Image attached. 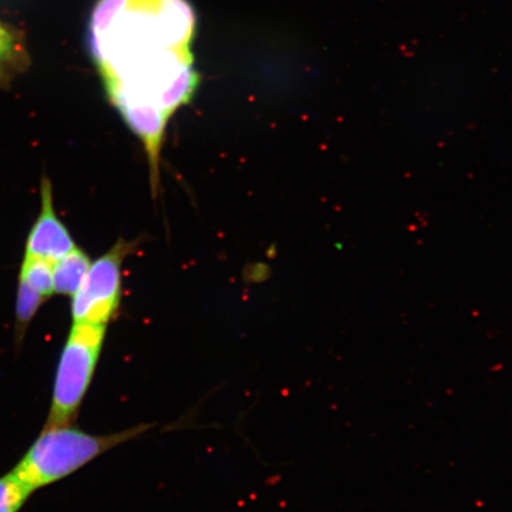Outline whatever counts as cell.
<instances>
[{"mask_svg": "<svg viewBox=\"0 0 512 512\" xmlns=\"http://www.w3.org/2000/svg\"><path fill=\"white\" fill-rule=\"evenodd\" d=\"M195 12L187 0H99L89 50L119 111L155 107L169 119L198 86L190 44Z\"/></svg>", "mask_w": 512, "mask_h": 512, "instance_id": "cell-1", "label": "cell"}, {"mask_svg": "<svg viewBox=\"0 0 512 512\" xmlns=\"http://www.w3.org/2000/svg\"><path fill=\"white\" fill-rule=\"evenodd\" d=\"M149 425L96 435L73 427H46L12 472L34 491L73 475L101 454L139 437Z\"/></svg>", "mask_w": 512, "mask_h": 512, "instance_id": "cell-2", "label": "cell"}, {"mask_svg": "<svg viewBox=\"0 0 512 512\" xmlns=\"http://www.w3.org/2000/svg\"><path fill=\"white\" fill-rule=\"evenodd\" d=\"M106 325L74 323L57 366L46 427L73 425L93 381Z\"/></svg>", "mask_w": 512, "mask_h": 512, "instance_id": "cell-3", "label": "cell"}, {"mask_svg": "<svg viewBox=\"0 0 512 512\" xmlns=\"http://www.w3.org/2000/svg\"><path fill=\"white\" fill-rule=\"evenodd\" d=\"M132 246L120 240L89 267L79 291L73 296L74 323L107 325L113 319L121 299V266Z\"/></svg>", "mask_w": 512, "mask_h": 512, "instance_id": "cell-4", "label": "cell"}, {"mask_svg": "<svg viewBox=\"0 0 512 512\" xmlns=\"http://www.w3.org/2000/svg\"><path fill=\"white\" fill-rule=\"evenodd\" d=\"M76 248L68 229L55 214L53 191L48 179L42 182V210L32 227L25 258L41 259L55 264Z\"/></svg>", "mask_w": 512, "mask_h": 512, "instance_id": "cell-5", "label": "cell"}, {"mask_svg": "<svg viewBox=\"0 0 512 512\" xmlns=\"http://www.w3.org/2000/svg\"><path fill=\"white\" fill-rule=\"evenodd\" d=\"M91 260L78 247L54 264V291L63 296H74L79 291Z\"/></svg>", "mask_w": 512, "mask_h": 512, "instance_id": "cell-6", "label": "cell"}, {"mask_svg": "<svg viewBox=\"0 0 512 512\" xmlns=\"http://www.w3.org/2000/svg\"><path fill=\"white\" fill-rule=\"evenodd\" d=\"M28 55L22 38L14 29L0 23V85L27 67Z\"/></svg>", "mask_w": 512, "mask_h": 512, "instance_id": "cell-7", "label": "cell"}, {"mask_svg": "<svg viewBox=\"0 0 512 512\" xmlns=\"http://www.w3.org/2000/svg\"><path fill=\"white\" fill-rule=\"evenodd\" d=\"M19 281H23L48 299L55 293L54 264L46 260L25 258Z\"/></svg>", "mask_w": 512, "mask_h": 512, "instance_id": "cell-8", "label": "cell"}, {"mask_svg": "<svg viewBox=\"0 0 512 512\" xmlns=\"http://www.w3.org/2000/svg\"><path fill=\"white\" fill-rule=\"evenodd\" d=\"M46 298L34 288L19 281L16 305V343H22L25 332Z\"/></svg>", "mask_w": 512, "mask_h": 512, "instance_id": "cell-9", "label": "cell"}, {"mask_svg": "<svg viewBox=\"0 0 512 512\" xmlns=\"http://www.w3.org/2000/svg\"><path fill=\"white\" fill-rule=\"evenodd\" d=\"M30 486L14 472L0 477V512H19L32 495Z\"/></svg>", "mask_w": 512, "mask_h": 512, "instance_id": "cell-10", "label": "cell"}]
</instances>
